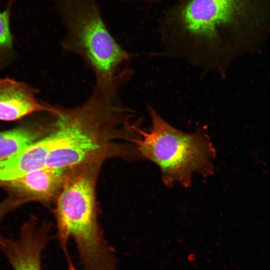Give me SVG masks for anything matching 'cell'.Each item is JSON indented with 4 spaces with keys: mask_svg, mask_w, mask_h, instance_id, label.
<instances>
[{
    "mask_svg": "<svg viewBox=\"0 0 270 270\" xmlns=\"http://www.w3.org/2000/svg\"><path fill=\"white\" fill-rule=\"evenodd\" d=\"M178 32L162 56L224 75L230 60L251 50L270 30V0H190Z\"/></svg>",
    "mask_w": 270,
    "mask_h": 270,
    "instance_id": "6da1fadb",
    "label": "cell"
},
{
    "mask_svg": "<svg viewBox=\"0 0 270 270\" xmlns=\"http://www.w3.org/2000/svg\"><path fill=\"white\" fill-rule=\"evenodd\" d=\"M52 113V146L46 166L68 168L102 164L111 155L140 158L135 146L114 142L118 138L133 142L139 137L138 127L128 122L130 110L92 95L74 108L54 106Z\"/></svg>",
    "mask_w": 270,
    "mask_h": 270,
    "instance_id": "7a4b0ae2",
    "label": "cell"
},
{
    "mask_svg": "<svg viewBox=\"0 0 270 270\" xmlns=\"http://www.w3.org/2000/svg\"><path fill=\"white\" fill-rule=\"evenodd\" d=\"M101 164L68 168L57 198L58 240L68 259V242L73 238L84 270H116L114 248L104 238L96 211V182Z\"/></svg>",
    "mask_w": 270,
    "mask_h": 270,
    "instance_id": "3957f363",
    "label": "cell"
},
{
    "mask_svg": "<svg viewBox=\"0 0 270 270\" xmlns=\"http://www.w3.org/2000/svg\"><path fill=\"white\" fill-rule=\"evenodd\" d=\"M66 28L64 46L80 56L95 74L94 96L111 102L116 91V74L130 55L108 32L97 0H54Z\"/></svg>",
    "mask_w": 270,
    "mask_h": 270,
    "instance_id": "277c9868",
    "label": "cell"
},
{
    "mask_svg": "<svg viewBox=\"0 0 270 270\" xmlns=\"http://www.w3.org/2000/svg\"><path fill=\"white\" fill-rule=\"evenodd\" d=\"M148 131L140 128L133 143L140 158L154 163L160 169L164 184L190 186L194 174H213L216 150L208 136L202 131L188 133L164 120L151 106Z\"/></svg>",
    "mask_w": 270,
    "mask_h": 270,
    "instance_id": "5b68a950",
    "label": "cell"
},
{
    "mask_svg": "<svg viewBox=\"0 0 270 270\" xmlns=\"http://www.w3.org/2000/svg\"><path fill=\"white\" fill-rule=\"evenodd\" d=\"M50 225L34 218L22 228L17 239L0 235V248L14 270H42L41 256L49 240Z\"/></svg>",
    "mask_w": 270,
    "mask_h": 270,
    "instance_id": "8992f818",
    "label": "cell"
},
{
    "mask_svg": "<svg viewBox=\"0 0 270 270\" xmlns=\"http://www.w3.org/2000/svg\"><path fill=\"white\" fill-rule=\"evenodd\" d=\"M53 106L40 102L26 84L0 78V120L13 121L36 112H50Z\"/></svg>",
    "mask_w": 270,
    "mask_h": 270,
    "instance_id": "52a82bcc",
    "label": "cell"
},
{
    "mask_svg": "<svg viewBox=\"0 0 270 270\" xmlns=\"http://www.w3.org/2000/svg\"><path fill=\"white\" fill-rule=\"evenodd\" d=\"M68 169L46 166L6 182L14 192L26 200L46 204L58 198Z\"/></svg>",
    "mask_w": 270,
    "mask_h": 270,
    "instance_id": "ba28073f",
    "label": "cell"
},
{
    "mask_svg": "<svg viewBox=\"0 0 270 270\" xmlns=\"http://www.w3.org/2000/svg\"><path fill=\"white\" fill-rule=\"evenodd\" d=\"M52 146V138L48 133L8 158L0 162V181H11L46 166Z\"/></svg>",
    "mask_w": 270,
    "mask_h": 270,
    "instance_id": "9c48e42d",
    "label": "cell"
},
{
    "mask_svg": "<svg viewBox=\"0 0 270 270\" xmlns=\"http://www.w3.org/2000/svg\"><path fill=\"white\" fill-rule=\"evenodd\" d=\"M50 126L30 123L0 132V162L46 136L50 130Z\"/></svg>",
    "mask_w": 270,
    "mask_h": 270,
    "instance_id": "30bf717a",
    "label": "cell"
},
{
    "mask_svg": "<svg viewBox=\"0 0 270 270\" xmlns=\"http://www.w3.org/2000/svg\"><path fill=\"white\" fill-rule=\"evenodd\" d=\"M10 6L0 12V52L10 49L12 46V38L10 29Z\"/></svg>",
    "mask_w": 270,
    "mask_h": 270,
    "instance_id": "8fae6325",
    "label": "cell"
},
{
    "mask_svg": "<svg viewBox=\"0 0 270 270\" xmlns=\"http://www.w3.org/2000/svg\"><path fill=\"white\" fill-rule=\"evenodd\" d=\"M10 206L8 204V202L0 204V220L5 213L8 210V207Z\"/></svg>",
    "mask_w": 270,
    "mask_h": 270,
    "instance_id": "7c38bea8",
    "label": "cell"
},
{
    "mask_svg": "<svg viewBox=\"0 0 270 270\" xmlns=\"http://www.w3.org/2000/svg\"><path fill=\"white\" fill-rule=\"evenodd\" d=\"M68 270H77L74 266L71 258L68 260Z\"/></svg>",
    "mask_w": 270,
    "mask_h": 270,
    "instance_id": "4fadbf2b",
    "label": "cell"
}]
</instances>
